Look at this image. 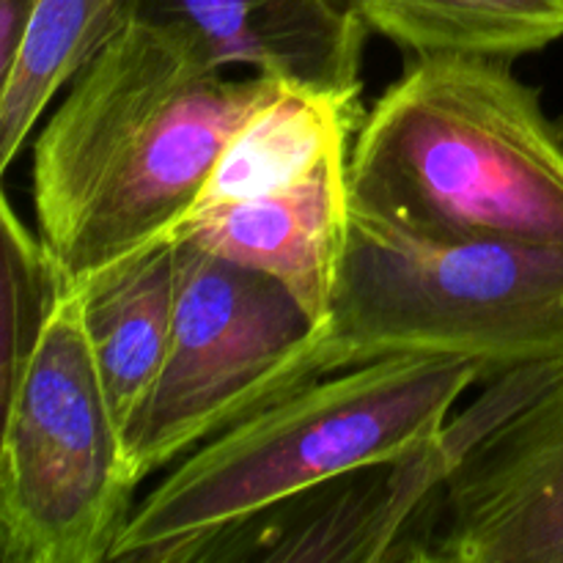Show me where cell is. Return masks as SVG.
Instances as JSON below:
<instances>
[{"label":"cell","mask_w":563,"mask_h":563,"mask_svg":"<svg viewBox=\"0 0 563 563\" xmlns=\"http://www.w3.org/2000/svg\"><path fill=\"white\" fill-rule=\"evenodd\" d=\"M135 20L66 86L33 146L36 234L66 289L170 242L234 132L280 88Z\"/></svg>","instance_id":"cell-1"},{"label":"cell","mask_w":563,"mask_h":563,"mask_svg":"<svg viewBox=\"0 0 563 563\" xmlns=\"http://www.w3.org/2000/svg\"><path fill=\"white\" fill-rule=\"evenodd\" d=\"M346 174L352 214L405 234L563 245V130L511 60L416 55Z\"/></svg>","instance_id":"cell-2"},{"label":"cell","mask_w":563,"mask_h":563,"mask_svg":"<svg viewBox=\"0 0 563 563\" xmlns=\"http://www.w3.org/2000/svg\"><path fill=\"white\" fill-rule=\"evenodd\" d=\"M476 379L451 357H385L295 390L176 462L135 504L110 563H185L275 506L423 454Z\"/></svg>","instance_id":"cell-3"},{"label":"cell","mask_w":563,"mask_h":563,"mask_svg":"<svg viewBox=\"0 0 563 563\" xmlns=\"http://www.w3.org/2000/svg\"><path fill=\"white\" fill-rule=\"evenodd\" d=\"M385 357H451L482 379L563 363V245L427 240L352 214L313 368Z\"/></svg>","instance_id":"cell-4"},{"label":"cell","mask_w":563,"mask_h":563,"mask_svg":"<svg viewBox=\"0 0 563 563\" xmlns=\"http://www.w3.org/2000/svg\"><path fill=\"white\" fill-rule=\"evenodd\" d=\"M3 401L0 561L110 563L141 482L66 289Z\"/></svg>","instance_id":"cell-5"},{"label":"cell","mask_w":563,"mask_h":563,"mask_svg":"<svg viewBox=\"0 0 563 563\" xmlns=\"http://www.w3.org/2000/svg\"><path fill=\"white\" fill-rule=\"evenodd\" d=\"M179 300L168 357L126 427L137 482L317 383L319 324L269 275L174 240Z\"/></svg>","instance_id":"cell-6"},{"label":"cell","mask_w":563,"mask_h":563,"mask_svg":"<svg viewBox=\"0 0 563 563\" xmlns=\"http://www.w3.org/2000/svg\"><path fill=\"white\" fill-rule=\"evenodd\" d=\"M427 561L563 563V366L451 467Z\"/></svg>","instance_id":"cell-7"},{"label":"cell","mask_w":563,"mask_h":563,"mask_svg":"<svg viewBox=\"0 0 563 563\" xmlns=\"http://www.w3.org/2000/svg\"><path fill=\"white\" fill-rule=\"evenodd\" d=\"M350 152L311 176L247 201L192 209L174 240L284 284L322 328L350 240Z\"/></svg>","instance_id":"cell-8"},{"label":"cell","mask_w":563,"mask_h":563,"mask_svg":"<svg viewBox=\"0 0 563 563\" xmlns=\"http://www.w3.org/2000/svg\"><path fill=\"white\" fill-rule=\"evenodd\" d=\"M141 20L190 38L220 69L361 93L368 27L333 0H137Z\"/></svg>","instance_id":"cell-9"},{"label":"cell","mask_w":563,"mask_h":563,"mask_svg":"<svg viewBox=\"0 0 563 563\" xmlns=\"http://www.w3.org/2000/svg\"><path fill=\"white\" fill-rule=\"evenodd\" d=\"M82 324L121 429L132 423L168 357L179 300V251L159 242L77 289Z\"/></svg>","instance_id":"cell-10"},{"label":"cell","mask_w":563,"mask_h":563,"mask_svg":"<svg viewBox=\"0 0 563 563\" xmlns=\"http://www.w3.org/2000/svg\"><path fill=\"white\" fill-rule=\"evenodd\" d=\"M363 115L361 93L284 80L234 132L196 209L247 201L297 185L330 157L350 152Z\"/></svg>","instance_id":"cell-11"},{"label":"cell","mask_w":563,"mask_h":563,"mask_svg":"<svg viewBox=\"0 0 563 563\" xmlns=\"http://www.w3.org/2000/svg\"><path fill=\"white\" fill-rule=\"evenodd\" d=\"M135 14L137 0H38L14 64L0 75V168H11L49 102Z\"/></svg>","instance_id":"cell-12"},{"label":"cell","mask_w":563,"mask_h":563,"mask_svg":"<svg viewBox=\"0 0 563 563\" xmlns=\"http://www.w3.org/2000/svg\"><path fill=\"white\" fill-rule=\"evenodd\" d=\"M357 14L416 55L511 60L563 38V0H361Z\"/></svg>","instance_id":"cell-13"},{"label":"cell","mask_w":563,"mask_h":563,"mask_svg":"<svg viewBox=\"0 0 563 563\" xmlns=\"http://www.w3.org/2000/svg\"><path fill=\"white\" fill-rule=\"evenodd\" d=\"M3 245V355H0V399L11 394L36 352L38 339L64 297L66 284L47 247L16 214L5 196L0 203Z\"/></svg>","instance_id":"cell-14"},{"label":"cell","mask_w":563,"mask_h":563,"mask_svg":"<svg viewBox=\"0 0 563 563\" xmlns=\"http://www.w3.org/2000/svg\"><path fill=\"white\" fill-rule=\"evenodd\" d=\"M36 9L38 0H0V75L14 64Z\"/></svg>","instance_id":"cell-15"},{"label":"cell","mask_w":563,"mask_h":563,"mask_svg":"<svg viewBox=\"0 0 563 563\" xmlns=\"http://www.w3.org/2000/svg\"><path fill=\"white\" fill-rule=\"evenodd\" d=\"M333 5H339L341 11H346V14H352V16H361L357 14V5H361V0H333Z\"/></svg>","instance_id":"cell-16"}]
</instances>
